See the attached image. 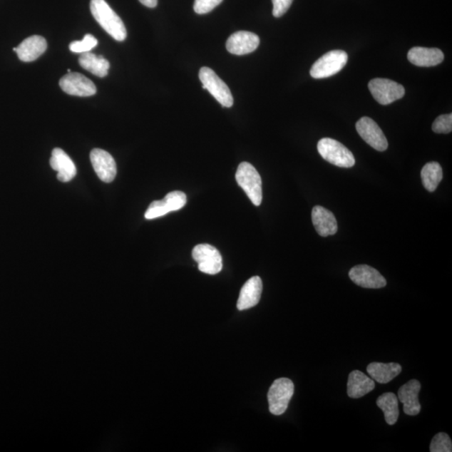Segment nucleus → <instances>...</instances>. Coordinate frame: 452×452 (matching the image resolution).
I'll return each instance as SVG.
<instances>
[{"label":"nucleus","mask_w":452,"mask_h":452,"mask_svg":"<svg viewBox=\"0 0 452 452\" xmlns=\"http://www.w3.org/2000/svg\"><path fill=\"white\" fill-rule=\"evenodd\" d=\"M293 0H272L274 17L280 18L285 14L292 6Z\"/></svg>","instance_id":"nucleus-31"},{"label":"nucleus","mask_w":452,"mask_h":452,"mask_svg":"<svg viewBox=\"0 0 452 452\" xmlns=\"http://www.w3.org/2000/svg\"><path fill=\"white\" fill-rule=\"evenodd\" d=\"M348 54L344 51L336 50L326 53L312 65L310 75L315 79L328 78L340 71L348 62Z\"/></svg>","instance_id":"nucleus-5"},{"label":"nucleus","mask_w":452,"mask_h":452,"mask_svg":"<svg viewBox=\"0 0 452 452\" xmlns=\"http://www.w3.org/2000/svg\"><path fill=\"white\" fill-rule=\"evenodd\" d=\"M47 49V42L44 37L33 36L21 42V44L14 48L19 59L24 62H31L37 60L44 54Z\"/></svg>","instance_id":"nucleus-17"},{"label":"nucleus","mask_w":452,"mask_h":452,"mask_svg":"<svg viewBox=\"0 0 452 452\" xmlns=\"http://www.w3.org/2000/svg\"><path fill=\"white\" fill-rule=\"evenodd\" d=\"M144 6L148 8H155L158 4V0H139Z\"/></svg>","instance_id":"nucleus-32"},{"label":"nucleus","mask_w":452,"mask_h":452,"mask_svg":"<svg viewBox=\"0 0 452 452\" xmlns=\"http://www.w3.org/2000/svg\"><path fill=\"white\" fill-rule=\"evenodd\" d=\"M202 88L209 91V93L217 100L224 108H232L234 99L228 86L221 80L215 72L209 67H202L199 73Z\"/></svg>","instance_id":"nucleus-6"},{"label":"nucleus","mask_w":452,"mask_h":452,"mask_svg":"<svg viewBox=\"0 0 452 452\" xmlns=\"http://www.w3.org/2000/svg\"><path fill=\"white\" fill-rule=\"evenodd\" d=\"M192 257L198 263L199 270L209 275H216L222 270V257L217 249L209 244H200L193 249Z\"/></svg>","instance_id":"nucleus-8"},{"label":"nucleus","mask_w":452,"mask_h":452,"mask_svg":"<svg viewBox=\"0 0 452 452\" xmlns=\"http://www.w3.org/2000/svg\"><path fill=\"white\" fill-rule=\"evenodd\" d=\"M421 384L416 379L404 384L398 391V400L403 404L404 412L408 416H417L421 412L419 393Z\"/></svg>","instance_id":"nucleus-14"},{"label":"nucleus","mask_w":452,"mask_h":452,"mask_svg":"<svg viewBox=\"0 0 452 452\" xmlns=\"http://www.w3.org/2000/svg\"><path fill=\"white\" fill-rule=\"evenodd\" d=\"M317 151L326 161L340 168H352L355 158L352 153L344 144L335 139L322 138L317 143Z\"/></svg>","instance_id":"nucleus-3"},{"label":"nucleus","mask_w":452,"mask_h":452,"mask_svg":"<svg viewBox=\"0 0 452 452\" xmlns=\"http://www.w3.org/2000/svg\"><path fill=\"white\" fill-rule=\"evenodd\" d=\"M377 406L384 413V418L388 425L393 426L398 421L400 416L399 411V400L394 393H384L377 399Z\"/></svg>","instance_id":"nucleus-23"},{"label":"nucleus","mask_w":452,"mask_h":452,"mask_svg":"<svg viewBox=\"0 0 452 452\" xmlns=\"http://www.w3.org/2000/svg\"><path fill=\"white\" fill-rule=\"evenodd\" d=\"M312 220L321 237H329L338 232V223L334 215L323 206L317 205L312 209Z\"/></svg>","instance_id":"nucleus-18"},{"label":"nucleus","mask_w":452,"mask_h":452,"mask_svg":"<svg viewBox=\"0 0 452 452\" xmlns=\"http://www.w3.org/2000/svg\"><path fill=\"white\" fill-rule=\"evenodd\" d=\"M59 83L64 93L76 97H91L97 93V88L93 81L76 72L66 74Z\"/></svg>","instance_id":"nucleus-9"},{"label":"nucleus","mask_w":452,"mask_h":452,"mask_svg":"<svg viewBox=\"0 0 452 452\" xmlns=\"http://www.w3.org/2000/svg\"><path fill=\"white\" fill-rule=\"evenodd\" d=\"M408 60L417 66H435L444 61V54L437 48L414 47L408 52Z\"/></svg>","instance_id":"nucleus-19"},{"label":"nucleus","mask_w":452,"mask_h":452,"mask_svg":"<svg viewBox=\"0 0 452 452\" xmlns=\"http://www.w3.org/2000/svg\"><path fill=\"white\" fill-rule=\"evenodd\" d=\"M356 129L365 142L377 151H386L388 148L386 137L373 119L368 117L360 118L356 123Z\"/></svg>","instance_id":"nucleus-10"},{"label":"nucleus","mask_w":452,"mask_h":452,"mask_svg":"<svg viewBox=\"0 0 452 452\" xmlns=\"http://www.w3.org/2000/svg\"><path fill=\"white\" fill-rule=\"evenodd\" d=\"M422 184L429 192H434L443 179V171L439 163L431 162L423 167L421 173Z\"/></svg>","instance_id":"nucleus-24"},{"label":"nucleus","mask_w":452,"mask_h":452,"mask_svg":"<svg viewBox=\"0 0 452 452\" xmlns=\"http://www.w3.org/2000/svg\"><path fill=\"white\" fill-rule=\"evenodd\" d=\"M79 64L83 69L91 72L98 78L108 76L110 63L103 56H96L93 53H83L79 57Z\"/></svg>","instance_id":"nucleus-22"},{"label":"nucleus","mask_w":452,"mask_h":452,"mask_svg":"<svg viewBox=\"0 0 452 452\" xmlns=\"http://www.w3.org/2000/svg\"><path fill=\"white\" fill-rule=\"evenodd\" d=\"M375 383L374 379L367 376L359 370L351 372L348 379V396L350 398L359 399L374 391Z\"/></svg>","instance_id":"nucleus-20"},{"label":"nucleus","mask_w":452,"mask_h":452,"mask_svg":"<svg viewBox=\"0 0 452 452\" xmlns=\"http://www.w3.org/2000/svg\"><path fill=\"white\" fill-rule=\"evenodd\" d=\"M369 89L375 101L381 105H389L405 96V88L392 80L375 78L369 81Z\"/></svg>","instance_id":"nucleus-7"},{"label":"nucleus","mask_w":452,"mask_h":452,"mask_svg":"<svg viewBox=\"0 0 452 452\" xmlns=\"http://www.w3.org/2000/svg\"><path fill=\"white\" fill-rule=\"evenodd\" d=\"M91 165L99 179L105 183L113 182L117 175V165L107 151L94 148L90 155Z\"/></svg>","instance_id":"nucleus-11"},{"label":"nucleus","mask_w":452,"mask_h":452,"mask_svg":"<svg viewBox=\"0 0 452 452\" xmlns=\"http://www.w3.org/2000/svg\"><path fill=\"white\" fill-rule=\"evenodd\" d=\"M431 452H451L452 442L448 435L441 432L436 434L431 441Z\"/></svg>","instance_id":"nucleus-26"},{"label":"nucleus","mask_w":452,"mask_h":452,"mask_svg":"<svg viewBox=\"0 0 452 452\" xmlns=\"http://www.w3.org/2000/svg\"><path fill=\"white\" fill-rule=\"evenodd\" d=\"M432 130L436 133H450L452 131V114L441 115L432 124Z\"/></svg>","instance_id":"nucleus-29"},{"label":"nucleus","mask_w":452,"mask_h":452,"mask_svg":"<svg viewBox=\"0 0 452 452\" xmlns=\"http://www.w3.org/2000/svg\"><path fill=\"white\" fill-rule=\"evenodd\" d=\"M98 44V40L96 39L93 35L86 34L83 41H72L69 48L72 52L83 54V53L90 52V51L93 50Z\"/></svg>","instance_id":"nucleus-25"},{"label":"nucleus","mask_w":452,"mask_h":452,"mask_svg":"<svg viewBox=\"0 0 452 452\" xmlns=\"http://www.w3.org/2000/svg\"><path fill=\"white\" fill-rule=\"evenodd\" d=\"M235 180L240 187L256 206H260L262 202V182L259 173L251 163L243 162L238 166Z\"/></svg>","instance_id":"nucleus-2"},{"label":"nucleus","mask_w":452,"mask_h":452,"mask_svg":"<svg viewBox=\"0 0 452 452\" xmlns=\"http://www.w3.org/2000/svg\"><path fill=\"white\" fill-rule=\"evenodd\" d=\"M90 9L95 20L114 40H126L127 30L124 23L105 0H91Z\"/></svg>","instance_id":"nucleus-1"},{"label":"nucleus","mask_w":452,"mask_h":452,"mask_svg":"<svg viewBox=\"0 0 452 452\" xmlns=\"http://www.w3.org/2000/svg\"><path fill=\"white\" fill-rule=\"evenodd\" d=\"M293 394H294V384L291 379L287 378L276 379L267 394L270 412L274 416H282L284 414Z\"/></svg>","instance_id":"nucleus-4"},{"label":"nucleus","mask_w":452,"mask_h":452,"mask_svg":"<svg viewBox=\"0 0 452 452\" xmlns=\"http://www.w3.org/2000/svg\"><path fill=\"white\" fill-rule=\"evenodd\" d=\"M223 0H195L194 9L196 14H205L212 11Z\"/></svg>","instance_id":"nucleus-30"},{"label":"nucleus","mask_w":452,"mask_h":452,"mask_svg":"<svg viewBox=\"0 0 452 452\" xmlns=\"http://www.w3.org/2000/svg\"><path fill=\"white\" fill-rule=\"evenodd\" d=\"M402 371V367L397 363H377L369 364L367 372L370 377L379 384H387L396 378Z\"/></svg>","instance_id":"nucleus-21"},{"label":"nucleus","mask_w":452,"mask_h":452,"mask_svg":"<svg viewBox=\"0 0 452 452\" xmlns=\"http://www.w3.org/2000/svg\"><path fill=\"white\" fill-rule=\"evenodd\" d=\"M262 288L261 277L256 276L250 278L240 290L237 309L243 311L257 306L261 299Z\"/></svg>","instance_id":"nucleus-15"},{"label":"nucleus","mask_w":452,"mask_h":452,"mask_svg":"<svg viewBox=\"0 0 452 452\" xmlns=\"http://www.w3.org/2000/svg\"><path fill=\"white\" fill-rule=\"evenodd\" d=\"M351 280L356 285L371 289H379L386 286L387 282L376 269L367 265L354 267L349 273Z\"/></svg>","instance_id":"nucleus-12"},{"label":"nucleus","mask_w":452,"mask_h":452,"mask_svg":"<svg viewBox=\"0 0 452 452\" xmlns=\"http://www.w3.org/2000/svg\"><path fill=\"white\" fill-rule=\"evenodd\" d=\"M260 45V38L249 31H238L229 37L226 49L233 55L244 56L256 51Z\"/></svg>","instance_id":"nucleus-13"},{"label":"nucleus","mask_w":452,"mask_h":452,"mask_svg":"<svg viewBox=\"0 0 452 452\" xmlns=\"http://www.w3.org/2000/svg\"><path fill=\"white\" fill-rule=\"evenodd\" d=\"M170 212V211L168 210L165 200H155L149 205L145 213V218L147 220H153L161 217V216Z\"/></svg>","instance_id":"nucleus-28"},{"label":"nucleus","mask_w":452,"mask_h":452,"mask_svg":"<svg viewBox=\"0 0 452 452\" xmlns=\"http://www.w3.org/2000/svg\"><path fill=\"white\" fill-rule=\"evenodd\" d=\"M163 200L171 212V211L180 210L186 205L187 196L184 192L173 191L168 193Z\"/></svg>","instance_id":"nucleus-27"},{"label":"nucleus","mask_w":452,"mask_h":452,"mask_svg":"<svg viewBox=\"0 0 452 452\" xmlns=\"http://www.w3.org/2000/svg\"><path fill=\"white\" fill-rule=\"evenodd\" d=\"M50 163L53 170L57 172V179L61 182H69L76 175L75 163L59 148L53 149Z\"/></svg>","instance_id":"nucleus-16"}]
</instances>
